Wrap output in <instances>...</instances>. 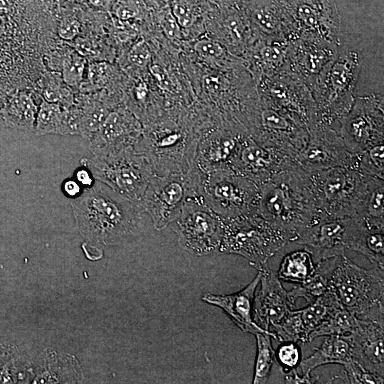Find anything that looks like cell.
Wrapping results in <instances>:
<instances>
[{"mask_svg":"<svg viewBox=\"0 0 384 384\" xmlns=\"http://www.w3.org/2000/svg\"><path fill=\"white\" fill-rule=\"evenodd\" d=\"M257 214L294 242L309 226L320 220L309 173L294 162L259 186Z\"/></svg>","mask_w":384,"mask_h":384,"instance_id":"1","label":"cell"},{"mask_svg":"<svg viewBox=\"0 0 384 384\" xmlns=\"http://www.w3.org/2000/svg\"><path fill=\"white\" fill-rule=\"evenodd\" d=\"M58 1L60 3V2H63L65 0H44L47 6L53 5V4H55V1Z\"/></svg>","mask_w":384,"mask_h":384,"instance_id":"61","label":"cell"},{"mask_svg":"<svg viewBox=\"0 0 384 384\" xmlns=\"http://www.w3.org/2000/svg\"><path fill=\"white\" fill-rule=\"evenodd\" d=\"M28 363L16 347L0 344V383H23L29 373Z\"/></svg>","mask_w":384,"mask_h":384,"instance_id":"36","label":"cell"},{"mask_svg":"<svg viewBox=\"0 0 384 384\" xmlns=\"http://www.w3.org/2000/svg\"><path fill=\"white\" fill-rule=\"evenodd\" d=\"M261 273L260 288L255 294L252 306L254 321L262 329H270L295 307L283 287L277 273L267 265Z\"/></svg>","mask_w":384,"mask_h":384,"instance_id":"22","label":"cell"},{"mask_svg":"<svg viewBox=\"0 0 384 384\" xmlns=\"http://www.w3.org/2000/svg\"><path fill=\"white\" fill-rule=\"evenodd\" d=\"M247 132L261 146L293 160L309 138L308 126L302 119L261 98Z\"/></svg>","mask_w":384,"mask_h":384,"instance_id":"9","label":"cell"},{"mask_svg":"<svg viewBox=\"0 0 384 384\" xmlns=\"http://www.w3.org/2000/svg\"><path fill=\"white\" fill-rule=\"evenodd\" d=\"M222 2L223 6H230V5H243L247 0H219Z\"/></svg>","mask_w":384,"mask_h":384,"instance_id":"58","label":"cell"},{"mask_svg":"<svg viewBox=\"0 0 384 384\" xmlns=\"http://www.w3.org/2000/svg\"><path fill=\"white\" fill-rule=\"evenodd\" d=\"M276 340L284 343L308 342V336L305 331L298 310H290L276 324L272 326Z\"/></svg>","mask_w":384,"mask_h":384,"instance_id":"40","label":"cell"},{"mask_svg":"<svg viewBox=\"0 0 384 384\" xmlns=\"http://www.w3.org/2000/svg\"><path fill=\"white\" fill-rule=\"evenodd\" d=\"M71 109L75 116L78 135L89 140L99 129L112 106L93 93H82L75 96V102Z\"/></svg>","mask_w":384,"mask_h":384,"instance_id":"28","label":"cell"},{"mask_svg":"<svg viewBox=\"0 0 384 384\" xmlns=\"http://www.w3.org/2000/svg\"><path fill=\"white\" fill-rule=\"evenodd\" d=\"M223 221L218 252L242 256L257 271L289 243L282 232L255 213Z\"/></svg>","mask_w":384,"mask_h":384,"instance_id":"5","label":"cell"},{"mask_svg":"<svg viewBox=\"0 0 384 384\" xmlns=\"http://www.w3.org/2000/svg\"><path fill=\"white\" fill-rule=\"evenodd\" d=\"M61 188L63 193L72 199L78 196L83 190V188L74 178L65 179L63 182Z\"/></svg>","mask_w":384,"mask_h":384,"instance_id":"53","label":"cell"},{"mask_svg":"<svg viewBox=\"0 0 384 384\" xmlns=\"http://www.w3.org/2000/svg\"><path fill=\"white\" fill-rule=\"evenodd\" d=\"M144 6V0H117L110 12L117 20L127 21L140 17Z\"/></svg>","mask_w":384,"mask_h":384,"instance_id":"45","label":"cell"},{"mask_svg":"<svg viewBox=\"0 0 384 384\" xmlns=\"http://www.w3.org/2000/svg\"><path fill=\"white\" fill-rule=\"evenodd\" d=\"M258 193L259 185L231 170L200 171V195L223 220L254 213Z\"/></svg>","mask_w":384,"mask_h":384,"instance_id":"11","label":"cell"},{"mask_svg":"<svg viewBox=\"0 0 384 384\" xmlns=\"http://www.w3.org/2000/svg\"><path fill=\"white\" fill-rule=\"evenodd\" d=\"M151 74L156 79L159 86L164 90H169L171 81L166 70L159 65L154 64L150 67Z\"/></svg>","mask_w":384,"mask_h":384,"instance_id":"52","label":"cell"},{"mask_svg":"<svg viewBox=\"0 0 384 384\" xmlns=\"http://www.w3.org/2000/svg\"><path fill=\"white\" fill-rule=\"evenodd\" d=\"M293 162V159L261 146L248 136L233 159L230 170L260 186Z\"/></svg>","mask_w":384,"mask_h":384,"instance_id":"21","label":"cell"},{"mask_svg":"<svg viewBox=\"0 0 384 384\" xmlns=\"http://www.w3.org/2000/svg\"><path fill=\"white\" fill-rule=\"evenodd\" d=\"M330 288L357 318L384 323V268L361 267L343 254L333 271Z\"/></svg>","mask_w":384,"mask_h":384,"instance_id":"3","label":"cell"},{"mask_svg":"<svg viewBox=\"0 0 384 384\" xmlns=\"http://www.w3.org/2000/svg\"><path fill=\"white\" fill-rule=\"evenodd\" d=\"M347 218L321 219L306 228L294 243L306 249L315 264L346 254Z\"/></svg>","mask_w":384,"mask_h":384,"instance_id":"23","label":"cell"},{"mask_svg":"<svg viewBox=\"0 0 384 384\" xmlns=\"http://www.w3.org/2000/svg\"><path fill=\"white\" fill-rule=\"evenodd\" d=\"M300 31L341 44V21L334 0H285Z\"/></svg>","mask_w":384,"mask_h":384,"instance_id":"19","label":"cell"},{"mask_svg":"<svg viewBox=\"0 0 384 384\" xmlns=\"http://www.w3.org/2000/svg\"><path fill=\"white\" fill-rule=\"evenodd\" d=\"M86 78L81 82L79 90L82 93H92L105 85L111 74V67L104 62L87 63Z\"/></svg>","mask_w":384,"mask_h":384,"instance_id":"43","label":"cell"},{"mask_svg":"<svg viewBox=\"0 0 384 384\" xmlns=\"http://www.w3.org/2000/svg\"><path fill=\"white\" fill-rule=\"evenodd\" d=\"M179 245L196 256L208 255L218 251L223 221L204 202L201 196L189 198L172 223Z\"/></svg>","mask_w":384,"mask_h":384,"instance_id":"12","label":"cell"},{"mask_svg":"<svg viewBox=\"0 0 384 384\" xmlns=\"http://www.w3.org/2000/svg\"><path fill=\"white\" fill-rule=\"evenodd\" d=\"M284 380L286 383H313L316 379L312 378H306L303 375L300 376L297 370L292 368L291 370L285 375Z\"/></svg>","mask_w":384,"mask_h":384,"instance_id":"56","label":"cell"},{"mask_svg":"<svg viewBox=\"0 0 384 384\" xmlns=\"http://www.w3.org/2000/svg\"><path fill=\"white\" fill-rule=\"evenodd\" d=\"M358 156L351 153L339 133L317 121L309 127L304 149L294 159L303 170L311 174L334 167H356Z\"/></svg>","mask_w":384,"mask_h":384,"instance_id":"14","label":"cell"},{"mask_svg":"<svg viewBox=\"0 0 384 384\" xmlns=\"http://www.w3.org/2000/svg\"><path fill=\"white\" fill-rule=\"evenodd\" d=\"M151 53L144 40H140L130 48L127 60L133 65L144 68L150 62Z\"/></svg>","mask_w":384,"mask_h":384,"instance_id":"49","label":"cell"},{"mask_svg":"<svg viewBox=\"0 0 384 384\" xmlns=\"http://www.w3.org/2000/svg\"><path fill=\"white\" fill-rule=\"evenodd\" d=\"M243 128L223 122L206 135L199 137L196 166L201 172L230 170V165L245 139Z\"/></svg>","mask_w":384,"mask_h":384,"instance_id":"17","label":"cell"},{"mask_svg":"<svg viewBox=\"0 0 384 384\" xmlns=\"http://www.w3.org/2000/svg\"><path fill=\"white\" fill-rule=\"evenodd\" d=\"M315 265L311 254L303 247L282 258L277 274L279 279L300 284L311 276Z\"/></svg>","mask_w":384,"mask_h":384,"instance_id":"34","label":"cell"},{"mask_svg":"<svg viewBox=\"0 0 384 384\" xmlns=\"http://www.w3.org/2000/svg\"><path fill=\"white\" fill-rule=\"evenodd\" d=\"M289 43L281 39L256 38L245 53L255 84L261 78L272 76L282 70Z\"/></svg>","mask_w":384,"mask_h":384,"instance_id":"26","label":"cell"},{"mask_svg":"<svg viewBox=\"0 0 384 384\" xmlns=\"http://www.w3.org/2000/svg\"><path fill=\"white\" fill-rule=\"evenodd\" d=\"M74 3L78 4V5H86L87 0H71Z\"/></svg>","mask_w":384,"mask_h":384,"instance_id":"62","label":"cell"},{"mask_svg":"<svg viewBox=\"0 0 384 384\" xmlns=\"http://www.w3.org/2000/svg\"><path fill=\"white\" fill-rule=\"evenodd\" d=\"M74 178L83 188L92 186L95 181L90 171L84 166L75 170Z\"/></svg>","mask_w":384,"mask_h":384,"instance_id":"54","label":"cell"},{"mask_svg":"<svg viewBox=\"0 0 384 384\" xmlns=\"http://www.w3.org/2000/svg\"><path fill=\"white\" fill-rule=\"evenodd\" d=\"M343 372L334 378H340L349 383H383V378L367 371L352 358L343 363Z\"/></svg>","mask_w":384,"mask_h":384,"instance_id":"44","label":"cell"},{"mask_svg":"<svg viewBox=\"0 0 384 384\" xmlns=\"http://www.w3.org/2000/svg\"><path fill=\"white\" fill-rule=\"evenodd\" d=\"M339 256L319 262L311 276L305 282L287 292L291 302L295 304L299 298L311 303L330 289L333 271Z\"/></svg>","mask_w":384,"mask_h":384,"instance_id":"31","label":"cell"},{"mask_svg":"<svg viewBox=\"0 0 384 384\" xmlns=\"http://www.w3.org/2000/svg\"><path fill=\"white\" fill-rule=\"evenodd\" d=\"M351 358L367 371L384 378V323L358 319L356 328L345 336Z\"/></svg>","mask_w":384,"mask_h":384,"instance_id":"24","label":"cell"},{"mask_svg":"<svg viewBox=\"0 0 384 384\" xmlns=\"http://www.w3.org/2000/svg\"><path fill=\"white\" fill-rule=\"evenodd\" d=\"M256 86L260 98L302 119L308 129L319 120L310 89L289 72L282 69L261 78Z\"/></svg>","mask_w":384,"mask_h":384,"instance_id":"15","label":"cell"},{"mask_svg":"<svg viewBox=\"0 0 384 384\" xmlns=\"http://www.w3.org/2000/svg\"><path fill=\"white\" fill-rule=\"evenodd\" d=\"M87 65V59L75 50H69L63 57L61 76L64 82L73 91L79 89Z\"/></svg>","mask_w":384,"mask_h":384,"instance_id":"41","label":"cell"},{"mask_svg":"<svg viewBox=\"0 0 384 384\" xmlns=\"http://www.w3.org/2000/svg\"><path fill=\"white\" fill-rule=\"evenodd\" d=\"M351 358V346L346 336H328L312 354L299 362V367L303 376L312 378L311 373L316 368L331 363L343 365Z\"/></svg>","mask_w":384,"mask_h":384,"instance_id":"29","label":"cell"},{"mask_svg":"<svg viewBox=\"0 0 384 384\" xmlns=\"http://www.w3.org/2000/svg\"><path fill=\"white\" fill-rule=\"evenodd\" d=\"M358 318L342 306L334 309L327 318L309 336V341L316 337L328 336H346L356 328Z\"/></svg>","mask_w":384,"mask_h":384,"instance_id":"37","label":"cell"},{"mask_svg":"<svg viewBox=\"0 0 384 384\" xmlns=\"http://www.w3.org/2000/svg\"><path fill=\"white\" fill-rule=\"evenodd\" d=\"M338 133L347 149L358 155L384 143L383 97L378 94L356 96L340 122Z\"/></svg>","mask_w":384,"mask_h":384,"instance_id":"13","label":"cell"},{"mask_svg":"<svg viewBox=\"0 0 384 384\" xmlns=\"http://www.w3.org/2000/svg\"><path fill=\"white\" fill-rule=\"evenodd\" d=\"M146 2L149 3L150 4H152L154 6H158V7H161V6L166 5V3L169 0H146Z\"/></svg>","mask_w":384,"mask_h":384,"instance_id":"59","label":"cell"},{"mask_svg":"<svg viewBox=\"0 0 384 384\" xmlns=\"http://www.w3.org/2000/svg\"><path fill=\"white\" fill-rule=\"evenodd\" d=\"M81 23L74 16H65L58 26V34L65 41H74L80 33Z\"/></svg>","mask_w":384,"mask_h":384,"instance_id":"47","label":"cell"},{"mask_svg":"<svg viewBox=\"0 0 384 384\" xmlns=\"http://www.w3.org/2000/svg\"><path fill=\"white\" fill-rule=\"evenodd\" d=\"M255 336L257 347L252 383H267L270 376L275 356L272 346L271 337L276 339V336L273 331L257 333Z\"/></svg>","mask_w":384,"mask_h":384,"instance_id":"38","label":"cell"},{"mask_svg":"<svg viewBox=\"0 0 384 384\" xmlns=\"http://www.w3.org/2000/svg\"><path fill=\"white\" fill-rule=\"evenodd\" d=\"M360 70L358 53L339 50L311 88L319 121L338 132L355 100Z\"/></svg>","mask_w":384,"mask_h":384,"instance_id":"4","label":"cell"},{"mask_svg":"<svg viewBox=\"0 0 384 384\" xmlns=\"http://www.w3.org/2000/svg\"><path fill=\"white\" fill-rule=\"evenodd\" d=\"M195 51L201 57L210 59H219L225 55V50L218 42L203 38L194 45Z\"/></svg>","mask_w":384,"mask_h":384,"instance_id":"46","label":"cell"},{"mask_svg":"<svg viewBox=\"0 0 384 384\" xmlns=\"http://www.w3.org/2000/svg\"><path fill=\"white\" fill-rule=\"evenodd\" d=\"M38 105L27 90H16L7 97L0 116L6 124L23 131L33 130Z\"/></svg>","mask_w":384,"mask_h":384,"instance_id":"30","label":"cell"},{"mask_svg":"<svg viewBox=\"0 0 384 384\" xmlns=\"http://www.w3.org/2000/svg\"><path fill=\"white\" fill-rule=\"evenodd\" d=\"M204 87L212 94L228 96L232 84L228 77L220 74H213L205 78Z\"/></svg>","mask_w":384,"mask_h":384,"instance_id":"48","label":"cell"},{"mask_svg":"<svg viewBox=\"0 0 384 384\" xmlns=\"http://www.w3.org/2000/svg\"><path fill=\"white\" fill-rule=\"evenodd\" d=\"M375 229L384 230V181L368 177V186L357 215Z\"/></svg>","mask_w":384,"mask_h":384,"instance_id":"32","label":"cell"},{"mask_svg":"<svg viewBox=\"0 0 384 384\" xmlns=\"http://www.w3.org/2000/svg\"><path fill=\"white\" fill-rule=\"evenodd\" d=\"M70 205L79 233L97 250L133 235L143 213L137 203L97 180Z\"/></svg>","mask_w":384,"mask_h":384,"instance_id":"2","label":"cell"},{"mask_svg":"<svg viewBox=\"0 0 384 384\" xmlns=\"http://www.w3.org/2000/svg\"><path fill=\"white\" fill-rule=\"evenodd\" d=\"M117 0H87L89 9L97 12H110Z\"/></svg>","mask_w":384,"mask_h":384,"instance_id":"55","label":"cell"},{"mask_svg":"<svg viewBox=\"0 0 384 384\" xmlns=\"http://www.w3.org/2000/svg\"><path fill=\"white\" fill-rule=\"evenodd\" d=\"M346 247L363 254L370 262L384 268V230L370 228L358 215L347 218Z\"/></svg>","mask_w":384,"mask_h":384,"instance_id":"27","label":"cell"},{"mask_svg":"<svg viewBox=\"0 0 384 384\" xmlns=\"http://www.w3.org/2000/svg\"><path fill=\"white\" fill-rule=\"evenodd\" d=\"M321 219L357 215L368 177L356 167H334L310 174Z\"/></svg>","mask_w":384,"mask_h":384,"instance_id":"6","label":"cell"},{"mask_svg":"<svg viewBox=\"0 0 384 384\" xmlns=\"http://www.w3.org/2000/svg\"><path fill=\"white\" fill-rule=\"evenodd\" d=\"M200 195V171L193 166L186 173H173L151 178L139 203L151 217L155 229L162 230L178 216L186 201Z\"/></svg>","mask_w":384,"mask_h":384,"instance_id":"10","label":"cell"},{"mask_svg":"<svg viewBox=\"0 0 384 384\" xmlns=\"http://www.w3.org/2000/svg\"><path fill=\"white\" fill-rule=\"evenodd\" d=\"M43 99L70 108L75 102L74 91L63 80L61 74L48 73L41 82Z\"/></svg>","mask_w":384,"mask_h":384,"instance_id":"39","label":"cell"},{"mask_svg":"<svg viewBox=\"0 0 384 384\" xmlns=\"http://www.w3.org/2000/svg\"><path fill=\"white\" fill-rule=\"evenodd\" d=\"M260 277L261 273L258 271L254 279L240 292L228 295H217L208 292L203 295L202 299L222 309L244 332L255 335L257 333L270 331L259 326L252 317L253 300Z\"/></svg>","mask_w":384,"mask_h":384,"instance_id":"25","label":"cell"},{"mask_svg":"<svg viewBox=\"0 0 384 384\" xmlns=\"http://www.w3.org/2000/svg\"><path fill=\"white\" fill-rule=\"evenodd\" d=\"M147 95V87L144 83H140L135 90V97L138 102H143L145 101Z\"/></svg>","mask_w":384,"mask_h":384,"instance_id":"57","label":"cell"},{"mask_svg":"<svg viewBox=\"0 0 384 384\" xmlns=\"http://www.w3.org/2000/svg\"><path fill=\"white\" fill-rule=\"evenodd\" d=\"M299 351L292 342L282 345L277 352V357L282 366L287 368H294L299 360Z\"/></svg>","mask_w":384,"mask_h":384,"instance_id":"51","label":"cell"},{"mask_svg":"<svg viewBox=\"0 0 384 384\" xmlns=\"http://www.w3.org/2000/svg\"><path fill=\"white\" fill-rule=\"evenodd\" d=\"M142 134V126L132 113L114 108L88 140L89 149L93 156L116 154L134 147Z\"/></svg>","mask_w":384,"mask_h":384,"instance_id":"18","label":"cell"},{"mask_svg":"<svg viewBox=\"0 0 384 384\" xmlns=\"http://www.w3.org/2000/svg\"><path fill=\"white\" fill-rule=\"evenodd\" d=\"M244 9L256 38L291 42L300 35L285 0H247Z\"/></svg>","mask_w":384,"mask_h":384,"instance_id":"20","label":"cell"},{"mask_svg":"<svg viewBox=\"0 0 384 384\" xmlns=\"http://www.w3.org/2000/svg\"><path fill=\"white\" fill-rule=\"evenodd\" d=\"M80 162L82 166L90 171L95 180L105 183L139 206L154 175L146 158L134 147L113 155L82 158Z\"/></svg>","mask_w":384,"mask_h":384,"instance_id":"8","label":"cell"},{"mask_svg":"<svg viewBox=\"0 0 384 384\" xmlns=\"http://www.w3.org/2000/svg\"><path fill=\"white\" fill-rule=\"evenodd\" d=\"M336 294L330 288L306 307L299 309L305 331L309 336L336 308L341 306Z\"/></svg>","mask_w":384,"mask_h":384,"instance_id":"35","label":"cell"},{"mask_svg":"<svg viewBox=\"0 0 384 384\" xmlns=\"http://www.w3.org/2000/svg\"><path fill=\"white\" fill-rule=\"evenodd\" d=\"M68 109L42 98L38 105L33 129L36 134H70Z\"/></svg>","mask_w":384,"mask_h":384,"instance_id":"33","label":"cell"},{"mask_svg":"<svg viewBox=\"0 0 384 384\" xmlns=\"http://www.w3.org/2000/svg\"><path fill=\"white\" fill-rule=\"evenodd\" d=\"M198 137L170 124H160L141 135L134 149L156 175L186 173L196 166Z\"/></svg>","mask_w":384,"mask_h":384,"instance_id":"7","label":"cell"},{"mask_svg":"<svg viewBox=\"0 0 384 384\" xmlns=\"http://www.w3.org/2000/svg\"><path fill=\"white\" fill-rule=\"evenodd\" d=\"M7 97L8 96H4V95H1V94L0 93V113H1V110L7 99Z\"/></svg>","mask_w":384,"mask_h":384,"instance_id":"60","label":"cell"},{"mask_svg":"<svg viewBox=\"0 0 384 384\" xmlns=\"http://www.w3.org/2000/svg\"><path fill=\"white\" fill-rule=\"evenodd\" d=\"M357 169L364 176L383 179V144L371 146L358 154Z\"/></svg>","mask_w":384,"mask_h":384,"instance_id":"42","label":"cell"},{"mask_svg":"<svg viewBox=\"0 0 384 384\" xmlns=\"http://www.w3.org/2000/svg\"><path fill=\"white\" fill-rule=\"evenodd\" d=\"M340 46L309 33H302L289 44L282 69L303 81L310 89L336 56Z\"/></svg>","mask_w":384,"mask_h":384,"instance_id":"16","label":"cell"},{"mask_svg":"<svg viewBox=\"0 0 384 384\" xmlns=\"http://www.w3.org/2000/svg\"><path fill=\"white\" fill-rule=\"evenodd\" d=\"M159 8L160 10L157 13L158 18L164 31L171 37H178L181 26L175 18L171 7L165 5Z\"/></svg>","mask_w":384,"mask_h":384,"instance_id":"50","label":"cell"}]
</instances>
